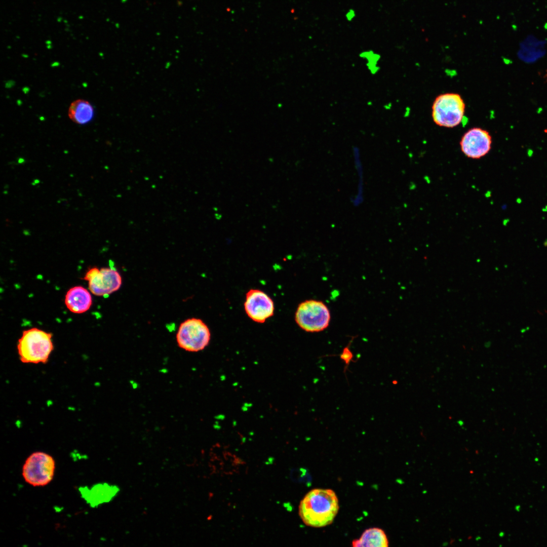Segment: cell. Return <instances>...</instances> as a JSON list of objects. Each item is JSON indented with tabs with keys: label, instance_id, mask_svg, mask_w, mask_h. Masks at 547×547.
I'll list each match as a JSON object with an SVG mask.
<instances>
[{
	"label": "cell",
	"instance_id": "cell-1",
	"mask_svg": "<svg viewBox=\"0 0 547 547\" xmlns=\"http://www.w3.org/2000/svg\"><path fill=\"white\" fill-rule=\"evenodd\" d=\"M339 509L338 497L332 489L317 488L301 500L299 515L307 526L321 528L332 524Z\"/></svg>",
	"mask_w": 547,
	"mask_h": 547
},
{
	"label": "cell",
	"instance_id": "cell-2",
	"mask_svg": "<svg viewBox=\"0 0 547 547\" xmlns=\"http://www.w3.org/2000/svg\"><path fill=\"white\" fill-rule=\"evenodd\" d=\"M52 334L36 328L23 332L17 349L20 360L24 363H45L53 349Z\"/></svg>",
	"mask_w": 547,
	"mask_h": 547
},
{
	"label": "cell",
	"instance_id": "cell-3",
	"mask_svg": "<svg viewBox=\"0 0 547 547\" xmlns=\"http://www.w3.org/2000/svg\"><path fill=\"white\" fill-rule=\"evenodd\" d=\"M465 109L464 101L459 94H441L433 102L432 107V119L439 126L454 128L462 122Z\"/></svg>",
	"mask_w": 547,
	"mask_h": 547
},
{
	"label": "cell",
	"instance_id": "cell-4",
	"mask_svg": "<svg viewBox=\"0 0 547 547\" xmlns=\"http://www.w3.org/2000/svg\"><path fill=\"white\" fill-rule=\"evenodd\" d=\"M331 316L328 306L323 301L308 299L299 304L295 315L297 325L307 332L324 331L330 324Z\"/></svg>",
	"mask_w": 547,
	"mask_h": 547
},
{
	"label": "cell",
	"instance_id": "cell-5",
	"mask_svg": "<svg viewBox=\"0 0 547 547\" xmlns=\"http://www.w3.org/2000/svg\"><path fill=\"white\" fill-rule=\"evenodd\" d=\"M55 461L50 454L36 451L31 453L22 466V475L25 481L33 487H43L53 479Z\"/></svg>",
	"mask_w": 547,
	"mask_h": 547
},
{
	"label": "cell",
	"instance_id": "cell-6",
	"mask_svg": "<svg viewBox=\"0 0 547 547\" xmlns=\"http://www.w3.org/2000/svg\"><path fill=\"white\" fill-rule=\"evenodd\" d=\"M178 346L188 352H198L209 343L211 333L208 326L201 319H187L182 322L176 335Z\"/></svg>",
	"mask_w": 547,
	"mask_h": 547
},
{
	"label": "cell",
	"instance_id": "cell-7",
	"mask_svg": "<svg viewBox=\"0 0 547 547\" xmlns=\"http://www.w3.org/2000/svg\"><path fill=\"white\" fill-rule=\"evenodd\" d=\"M83 279L88 281L90 292L98 296L111 294L118 291L122 284V278L119 271L109 267L91 268Z\"/></svg>",
	"mask_w": 547,
	"mask_h": 547
},
{
	"label": "cell",
	"instance_id": "cell-8",
	"mask_svg": "<svg viewBox=\"0 0 547 547\" xmlns=\"http://www.w3.org/2000/svg\"><path fill=\"white\" fill-rule=\"evenodd\" d=\"M492 142V137L487 130L474 127L464 133L459 145L461 151L466 157L479 160L489 152Z\"/></svg>",
	"mask_w": 547,
	"mask_h": 547
},
{
	"label": "cell",
	"instance_id": "cell-9",
	"mask_svg": "<svg viewBox=\"0 0 547 547\" xmlns=\"http://www.w3.org/2000/svg\"><path fill=\"white\" fill-rule=\"evenodd\" d=\"M244 309L253 321L263 323L274 315L275 306L272 299L263 291L252 289L246 294Z\"/></svg>",
	"mask_w": 547,
	"mask_h": 547
},
{
	"label": "cell",
	"instance_id": "cell-10",
	"mask_svg": "<svg viewBox=\"0 0 547 547\" xmlns=\"http://www.w3.org/2000/svg\"><path fill=\"white\" fill-rule=\"evenodd\" d=\"M79 491L87 503L95 507L112 501L120 494L121 488L118 485L102 482L95 484L91 488L80 487Z\"/></svg>",
	"mask_w": 547,
	"mask_h": 547
},
{
	"label": "cell",
	"instance_id": "cell-11",
	"mask_svg": "<svg viewBox=\"0 0 547 547\" xmlns=\"http://www.w3.org/2000/svg\"><path fill=\"white\" fill-rule=\"evenodd\" d=\"M92 303L89 291L82 286H75L67 292L65 304L72 312L82 314L88 310Z\"/></svg>",
	"mask_w": 547,
	"mask_h": 547
},
{
	"label": "cell",
	"instance_id": "cell-12",
	"mask_svg": "<svg viewBox=\"0 0 547 547\" xmlns=\"http://www.w3.org/2000/svg\"><path fill=\"white\" fill-rule=\"evenodd\" d=\"M354 547H387L388 540L385 532L381 528L373 527L365 530L361 537L352 541Z\"/></svg>",
	"mask_w": 547,
	"mask_h": 547
},
{
	"label": "cell",
	"instance_id": "cell-13",
	"mask_svg": "<svg viewBox=\"0 0 547 547\" xmlns=\"http://www.w3.org/2000/svg\"><path fill=\"white\" fill-rule=\"evenodd\" d=\"M94 110L88 101L77 99L73 101L68 108L69 119L79 125H85L90 122L94 116Z\"/></svg>",
	"mask_w": 547,
	"mask_h": 547
},
{
	"label": "cell",
	"instance_id": "cell-14",
	"mask_svg": "<svg viewBox=\"0 0 547 547\" xmlns=\"http://www.w3.org/2000/svg\"><path fill=\"white\" fill-rule=\"evenodd\" d=\"M349 345L350 343L345 347L340 355V359L345 363V369H346L347 367L349 365L350 362L353 361V355L349 349Z\"/></svg>",
	"mask_w": 547,
	"mask_h": 547
},
{
	"label": "cell",
	"instance_id": "cell-15",
	"mask_svg": "<svg viewBox=\"0 0 547 547\" xmlns=\"http://www.w3.org/2000/svg\"><path fill=\"white\" fill-rule=\"evenodd\" d=\"M355 16V12L353 10H350L346 15L347 19L349 21L352 20Z\"/></svg>",
	"mask_w": 547,
	"mask_h": 547
},
{
	"label": "cell",
	"instance_id": "cell-16",
	"mask_svg": "<svg viewBox=\"0 0 547 547\" xmlns=\"http://www.w3.org/2000/svg\"><path fill=\"white\" fill-rule=\"evenodd\" d=\"M24 162V160L22 158L19 159V160H18V163L19 164L23 163Z\"/></svg>",
	"mask_w": 547,
	"mask_h": 547
},
{
	"label": "cell",
	"instance_id": "cell-17",
	"mask_svg": "<svg viewBox=\"0 0 547 547\" xmlns=\"http://www.w3.org/2000/svg\"><path fill=\"white\" fill-rule=\"evenodd\" d=\"M33 182H34L35 184H37V183L40 182V181L38 180H37V179H35V180H34Z\"/></svg>",
	"mask_w": 547,
	"mask_h": 547
}]
</instances>
